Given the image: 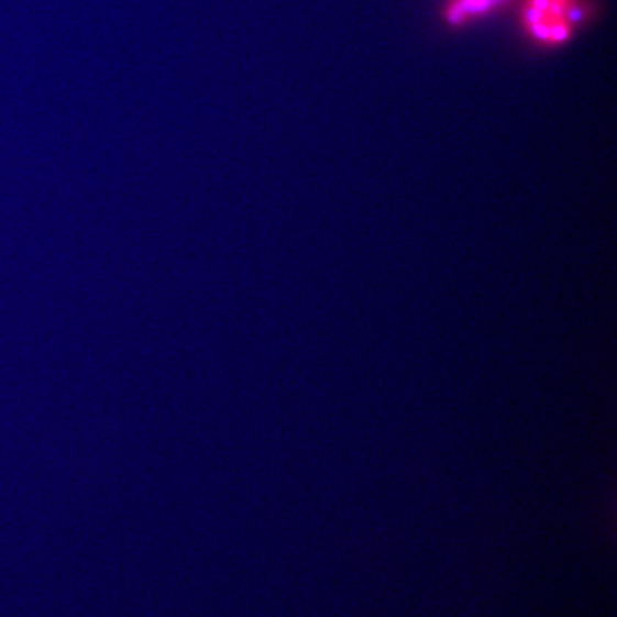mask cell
<instances>
[{
  "mask_svg": "<svg viewBox=\"0 0 617 617\" xmlns=\"http://www.w3.org/2000/svg\"><path fill=\"white\" fill-rule=\"evenodd\" d=\"M593 9L587 0H521L520 26L536 45H568Z\"/></svg>",
  "mask_w": 617,
  "mask_h": 617,
  "instance_id": "cell-1",
  "label": "cell"
},
{
  "mask_svg": "<svg viewBox=\"0 0 617 617\" xmlns=\"http://www.w3.org/2000/svg\"><path fill=\"white\" fill-rule=\"evenodd\" d=\"M515 0H447L442 8L444 25L463 27L509 8Z\"/></svg>",
  "mask_w": 617,
  "mask_h": 617,
  "instance_id": "cell-2",
  "label": "cell"
}]
</instances>
